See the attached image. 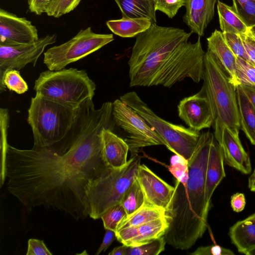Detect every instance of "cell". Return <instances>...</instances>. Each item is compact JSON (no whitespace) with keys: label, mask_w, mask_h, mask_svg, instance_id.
Wrapping results in <instances>:
<instances>
[{"label":"cell","mask_w":255,"mask_h":255,"mask_svg":"<svg viewBox=\"0 0 255 255\" xmlns=\"http://www.w3.org/2000/svg\"><path fill=\"white\" fill-rule=\"evenodd\" d=\"M246 198L244 194L237 193L231 197V205L234 211L240 212L242 211L246 206Z\"/></svg>","instance_id":"40"},{"label":"cell","mask_w":255,"mask_h":255,"mask_svg":"<svg viewBox=\"0 0 255 255\" xmlns=\"http://www.w3.org/2000/svg\"><path fill=\"white\" fill-rule=\"evenodd\" d=\"M241 128L255 145V108L240 85L236 87Z\"/></svg>","instance_id":"23"},{"label":"cell","mask_w":255,"mask_h":255,"mask_svg":"<svg viewBox=\"0 0 255 255\" xmlns=\"http://www.w3.org/2000/svg\"><path fill=\"white\" fill-rule=\"evenodd\" d=\"M51 0H27L28 8L31 12L37 15L45 13L46 7Z\"/></svg>","instance_id":"39"},{"label":"cell","mask_w":255,"mask_h":255,"mask_svg":"<svg viewBox=\"0 0 255 255\" xmlns=\"http://www.w3.org/2000/svg\"><path fill=\"white\" fill-rule=\"evenodd\" d=\"M126 212L121 204H118L107 210L101 217L104 228L116 231L119 223L127 217Z\"/></svg>","instance_id":"32"},{"label":"cell","mask_w":255,"mask_h":255,"mask_svg":"<svg viewBox=\"0 0 255 255\" xmlns=\"http://www.w3.org/2000/svg\"><path fill=\"white\" fill-rule=\"evenodd\" d=\"M80 107L74 108L36 93L31 99L27 117L33 135V146L58 148L72 128Z\"/></svg>","instance_id":"5"},{"label":"cell","mask_w":255,"mask_h":255,"mask_svg":"<svg viewBox=\"0 0 255 255\" xmlns=\"http://www.w3.org/2000/svg\"><path fill=\"white\" fill-rule=\"evenodd\" d=\"M38 39V30L30 21L0 8V45L16 46Z\"/></svg>","instance_id":"12"},{"label":"cell","mask_w":255,"mask_h":255,"mask_svg":"<svg viewBox=\"0 0 255 255\" xmlns=\"http://www.w3.org/2000/svg\"><path fill=\"white\" fill-rule=\"evenodd\" d=\"M236 74L240 84L255 86V66L236 57Z\"/></svg>","instance_id":"31"},{"label":"cell","mask_w":255,"mask_h":255,"mask_svg":"<svg viewBox=\"0 0 255 255\" xmlns=\"http://www.w3.org/2000/svg\"><path fill=\"white\" fill-rule=\"evenodd\" d=\"M43 240L30 239L28 241L26 255H51Z\"/></svg>","instance_id":"38"},{"label":"cell","mask_w":255,"mask_h":255,"mask_svg":"<svg viewBox=\"0 0 255 255\" xmlns=\"http://www.w3.org/2000/svg\"><path fill=\"white\" fill-rule=\"evenodd\" d=\"M137 180L144 195V203L166 212L171 202L174 187L163 180L144 164L139 166Z\"/></svg>","instance_id":"13"},{"label":"cell","mask_w":255,"mask_h":255,"mask_svg":"<svg viewBox=\"0 0 255 255\" xmlns=\"http://www.w3.org/2000/svg\"><path fill=\"white\" fill-rule=\"evenodd\" d=\"M251 216L255 220V212L254 214H252Z\"/></svg>","instance_id":"47"},{"label":"cell","mask_w":255,"mask_h":255,"mask_svg":"<svg viewBox=\"0 0 255 255\" xmlns=\"http://www.w3.org/2000/svg\"><path fill=\"white\" fill-rule=\"evenodd\" d=\"M231 8L248 28L255 25V0L241 3L233 1Z\"/></svg>","instance_id":"29"},{"label":"cell","mask_w":255,"mask_h":255,"mask_svg":"<svg viewBox=\"0 0 255 255\" xmlns=\"http://www.w3.org/2000/svg\"><path fill=\"white\" fill-rule=\"evenodd\" d=\"M112 111L111 102L98 109L92 100L83 103L65 151L35 146L19 149L3 142L7 190L27 212L43 206L77 221L89 216L88 184L109 168L103 156L102 133L105 128H115Z\"/></svg>","instance_id":"1"},{"label":"cell","mask_w":255,"mask_h":255,"mask_svg":"<svg viewBox=\"0 0 255 255\" xmlns=\"http://www.w3.org/2000/svg\"><path fill=\"white\" fill-rule=\"evenodd\" d=\"M190 254L192 255H234L235 253L230 249L219 245H213L198 247Z\"/></svg>","instance_id":"36"},{"label":"cell","mask_w":255,"mask_h":255,"mask_svg":"<svg viewBox=\"0 0 255 255\" xmlns=\"http://www.w3.org/2000/svg\"><path fill=\"white\" fill-rule=\"evenodd\" d=\"M224 162L221 149L214 136L210 145L206 172L205 193L209 203L215 189L226 176Z\"/></svg>","instance_id":"20"},{"label":"cell","mask_w":255,"mask_h":255,"mask_svg":"<svg viewBox=\"0 0 255 255\" xmlns=\"http://www.w3.org/2000/svg\"><path fill=\"white\" fill-rule=\"evenodd\" d=\"M114 40L112 34L94 33L90 27L81 29L69 41L53 46L44 53L43 63L57 71L97 51Z\"/></svg>","instance_id":"9"},{"label":"cell","mask_w":255,"mask_h":255,"mask_svg":"<svg viewBox=\"0 0 255 255\" xmlns=\"http://www.w3.org/2000/svg\"><path fill=\"white\" fill-rule=\"evenodd\" d=\"M164 236L139 246H127V255H158L165 250Z\"/></svg>","instance_id":"28"},{"label":"cell","mask_w":255,"mask_h":255,"mask_svg":"<svg viewBox=\"0 0 255 255\" xmlns=\"http://www.w3.org/2000/svg\"><path fill=\"white\" fill-rule=\"evenodd\" d=\"M120 99L145 120L164 140L169 150L186 160L190 158L196 148L200 131L162 119L134 91L124 94Z\"/></svg>","instance_id":"8"},{"label":"cell","mask_w":255,"mask_h":255,"mask_svg":"<svg viewBox=\"0 0 255 255\" xmlns=\"http://www.w3.org/2000/svg\"><path fill=\"white\" fill-rule=\"evenodd\" d=\"M253 36L255 38V25L249 28Z\"/></svg>","instance_id":"45"},{"label":"cell","mask_w":255,"mask_h":255,"mask_svg":"<svg viewBox=\"0 0 255 255\" xmlns=\"http://www.w3.org/2000/svg\"><path fill=\"white\" fill-rule=\"evenodd\" d=\"M152 24L149 19L145 17H122L106 22L107 26L113 33L124 38L136 37L148 29Z\"/></svg>","instance_id":"22"},{"label":"cell","mask_w":255,"mask_h":255,"mask_svg":"<svg viewBox=\"0 0 255 255\" xmlns=\"http://www.w3.org/2000/svg\"><path fill=\"white\" fill-rule=\"evenodd\" d=\"M229 235L238 251L246 255L255 249V220L250 215L238 221L230 228Z\"/></svg>","instance_id":"21"},{"label":"cell","mask_w":255,"mask_h":255,"mask_svg":"<svg viewBox=\"0 0 255 255\" xmlns=\"http://www.w3.org/2000/svg\"><path fill=\"white\" fill-rule=\"evenodd\" d=\"M217 11L220 28L223 33L238 34L246 33L249 28L232 10L231 6L218 0Z\"/></svg>","instance_id":"26"},{"label":"cell","mask_w":255,"mask_h":255,"mask_svg":"<svg viewBox=\"0 0 255 255\" xmlns=\"http://www.w3.org/2000/svg\"><path fill=\"white\" fill-rule=\"evenodd\" d=\"M120 8L122 17L149 19L156 23V10L153 0H115Z\"/></svg>","instance_id":"24"},{"label":"cell","mask_w":255,"mask_h":255,"mask_svg":"<svg viewBox=\"0 0 255 255\" xmlns=\"http://www.w3.org/2000/svg\"><path fill=\"white\" fill-rule=\"evenodd\" d=\"M155 9L166 14L168 18H173L179 9L185 6V0H153Z\"/></svg>","instance_id":"35"},{"label":"cell","mask_w":255,"mask_h":255,"mask_svg":"<svg viewBox=\"0 0 255 255\" xmlns=\"http://www.w3.org/2000/svg\"><path fill=\"white\" fill-rule=\"evenodd\" d=\"M246 255H255V249L249 251Z\"/></svg>","instance_id":"46"},{"label":"cell","mask_w":255,"mask_h":255,"mask_svg":"<svg viewBox=\"0 0 255 255\" xmlns=\"http://www.w3.org/2000/svg\"><path fill=\"white\" fill-rule=\"evenodd\" d=\"M116 238V232L111 230L106 229V233L103 242L96 255H98L102 252H105Z\"/></svg>","instance_id":"41"},{"label":"cell","mask_w":255,"mask_h":255,"mask_svg":"<svg viewBox=\"0 0 255 255\" xmlns=\"http://www.w3.org/2000/svg\"><path fill=\"white\" fill-rule=\"evenodd\" d=\"M251 64L255 66V38L249 29L245 33L239 34Z\"/></svg>","instance_id":"37"},{"label":"cell","mask_w":255,"mask_h":255,"mask_svg":"<svg viewBox=\"0 0 255 255\" xmlns=\"http://www.w3.org/2000/svg\"><path fill=\"white\" fill-rule=\"evenodd\" d=\"M191 34L152 23L136 35L128 61L130 87L170 88L186 78L203 80L205 52L200 36L188 41Z\"/></svg>","instance_id":"2"},{"label":"cell","mask_w":255,"mask_h":255,"mask_svg":"<svg viewBox=\"0 0 255 255\" xmlns=\"http://www.w3.org/2000/svg\"><path fill=\"white\" fill-rule=\"evenodd\" d=\"M169 226L166 217L116 232V239L127 246L136 247L164 236Z\"/></svg>","instance_id":"15"},{"label":"cell","mask_w":255,"mask_h":255,"mask_svg":"<svg viewBox=\"0 0 255 255\" xmlns=\"http://www.w3.org/2000/svg\"><path fill=\"white\" fill-rule=\"evenodd\" d=\"M113 130L105 128L102 131L103 156L108 167L118 168L127 164L129 147L125 140Z\"/></svg>","instance_id":"19"},{"label":"cell","mask_w":255,"mask_h":255,"mask_svg":"<svg viewBox=\"0 0 255 255\" xmlns=\"http://www.w3.org/2000/svg\"><path fill=\"white\" fill-rule=\"evenodd\" d=\"M203 88L211 108L214 136H222L224 127L239 137L241 128L236 86L213 54L207 50L205 57Z\"/></svg>","instance_id":"4"},{"label":"cell","mask_w":255,"mask_h":255,"mask_svg":"<svg viewBox=\"0 0 255 255\" xmlns=\"http://www.w3.org/2000/svg\"><path fill=\"white\" fill-rule=\"evenodd\" d=\"M177 108L178 116L190 128L200 131L212 126L211 108L203 87L198 93L181 100Z\"/></svg>","instance_id":"14"},{"label":"cell","mask_w":255,"mask_h":255,"mask_svg":"<svg viewBox=\"0 0 255 255\" xmlns=\"http://www.w3.org/2000/svg\"><path fill=\"white\" fill-rule=\"evenodd\" d=\"M248 186L251 191L255 192V169L249 178Z\"/></svg>","instance_id":"44"},{"label":"cell","mask_w":255,"mask_h":255,"mask_svg":"<svg viewBox=\"0 0 255 255\" xmlns=\"http://www.w3.org/2000/svg\"><path fill=\"white\" fill-rule=\"evenodd\" d=\"M207 40V50L215 57L231 82L237 87L240 84L236 74V57L226 43L222 32L215 30Z\"/></svg>","instance_id":"18"},{"label":"cell","mask_w":255,"mask_h":255,"mask_svg":"<svg viewBox=\"0 0 255 255\" xmlns=\"http://www.w3.org/2000/svg\"><path fill=\"white\" fill-rule=\"evenodd\" d=\"M3 83L9 90L18 94H22L28 90V87L21 76L19 71L10 70L6 72L3 78Z\"/></svg>","instance_id":"33"},{"label":"cell","mask_w":255,"mask_h":255,"mask_svg":"<svg viewBox=\"0 0 255 255\" xmlns=\"http://www.w3.org/2000/svg\"><path fill=\"white\" fill-rule=\"evenodd\" d=\"M127 246L123 244L122 246L115 248L111 252L109 255H127Z\"/></svg>","instance_id":"43"},{"label":"cell","mask_w":255,"mask_h":255,"mask_svg":"<svg viewBox=\"0 0 255 255\" xmlns=\"http://www.w3.org/2000/svg\"><path fill=\"white\" fill-rule=\"evenodd\" d=\"M144 201L143 192L136 179L125 193L121 204L128 216L141 207Z\"/></svg>","instance_id":"27"},{"label":"cell","mask_w":255,"mask_h":255,"mask_svg":"<svg viewBox=\"0 0 255 255\" xmlns=\"http://www.w3.org/2000/svg\"><path fill=\"white\" fill-rule=\"evenodd\" d=\"M55 34L47 35L30 43L16 45H0V93L6 91L3 78L10 70L19 71L29 63L35 66L45 48L56 41Z\"/></svg>","instance_id":"11"},{"label":"cell","mask_w":255,"mask_h":255,"mask_svg":"<svg viewBox=\"0 0 255 255\" xmlns=\"http://www.w3.org/2000/svg\"><path fill=\"white\" fill-rule=\"evenodd\" d=\"M239 85L255 108V86L243 84Z\"/></svg>","instance_id":"42"},{"label":"cell","mask_w":255,"mask_h":255,"mask_svg":"<svg viewBox=\"0 0 255 255\" xmlns=\"http://www.w3.org/2000/svg\"><path fill=\"white\" fill-rule=\"evenodd\" d=\"M33 89L45 98L78 108L92 100L96 85L86 71L70 68L41 72L35 81Z\"/></svg>","instance_id":"6"},{"label":"cell","mask_w":255,"mask_h":255,"mask_svg":"<svg viewBox=\"0 0 255 255\" xmlns=\"http://www.w3.org/2000/svg\"><path fill=\"white\" fill-rule=\"evenodd\" d=\"M214 137L209 131L201 133L196 148L187 160V174L176 179L165 212L169 226L164 235L166 244L174 249H190L206 230L211 203L206 197V172Z\"/></svg>","instance_id":"3"},{"label":"cell","mask_w":255,"mask_h":255,"mask_svg":"<svg viewBox=\"0 0 255 255\" xmlns=\"http://www.w3.org/2000/svg\"><path fill=\"white\" fill-rule=\"evenodd\" d=\"M81 0H51L47 4L45 13L48 16L58 18L73 10Z\"/></svg>","instance_id":"30"},{"label":"cell","mask_w":255,"mask_h":255,"mask_svg":"<svg viewBox=\"0 0 255 255\" xmlns=\"http://www.w3.org/2000/svg\"><path fill=\"white\" fill-rule=\"evenodd\" d=\"M165 217L166 215L164 210L143 203L141 207L131 214L127 216L119 223L116 231L127 227L139 226Z\"/></svg>","instance_id":"25"},{"label":"cell","mask_w":255,"mask_h":255,"mask_svg":"<svg viewBox=\"0 0 255 255\" xmlns=\"http://www.w3.org/2000/svg\"><path fill=\"white\" fill-rule=\"evenodd\" d=\"M112 112L115 125L125 134L124 139L128 145L131 157L144 147L166 146L164 140L145 120L120 99L113 102Z\"/></svg>","instance_id":"10"},{"label":"cell","mask_w":255,"mask_h":255,"mask_svg":"<svg viewBox=\"0 0 255 255\" xmlns=\"http://www.w3.org/2000/svg\"><path fill=\"white\" fill-rule=\"evenodd\" d=\"M223 35L226 43L236 57L251 64L239 34L232 32H224Z\"/></svg>","instance_id":"34"},{"label":"cell","mask_w":255,"mask_h":255,"mask_svg":"<svg viewBox=\"0 0 255 255\" xmlns=\"http://www.w3.org/2000/svg\"><path fill=\"white\" fill-rule=\"evenodd\" d=\"M218 0H185L186 11L183 21L192 33L203 36L205 29L212 20L215 5Z\"/></svg>","instance_id":"16"},{"label":"cell","mask_w":255,"mask_h":255,"mask_svg":"<svg viewBox=\"0 0 255 255\" xmlns=\"http://www.w3.org/2000/svg\"><path fill=\"white\" fill-rule=\"evenodd\" d=\"M217 142L226 164L242 173L249 174L251 172L250 158L245 150L240 138L234 136L227 128L224 127L221 138Z\"/></svg>","instance_id":"17"},{"label":"cell","mask_w":255,"mask_h":255,"mask_svg":"<svg viewBox=\"0 0 255 255\" xmlns=\"http://www.w3.org/2000/svg\"><path fill=\"white\" fill-rule=\"evenodd\" d=\"M140 157L136 154L122 167H109L100 177L88 184L86 194L88 201L89 217L101 218L109 209L121 204L128 188L137 179Z\"/></svg>","instance_id":"7"}]
</instances>
